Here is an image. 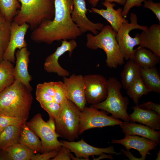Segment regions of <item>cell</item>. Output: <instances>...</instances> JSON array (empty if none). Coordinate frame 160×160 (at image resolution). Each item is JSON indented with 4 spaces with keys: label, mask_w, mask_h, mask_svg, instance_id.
I'll return each mask as SVG.
<instances>
[{
    "label": "cell",
    "mask_w": 160,
    "mask_h": 160,
    "mask_svg": "<svg viewBox=\"0 0 160 160\" xmlns=\"http://www.w3.org/2000/svg\"><path fill=\"white\" fill-rule=\"evenodd\" d=\"M55 14L52 20H44L33 30L32 40L52 44L55 41L75 39L83 34L72 20L73 0H55Z\"/></svg>",
    "instance_id": "6da1fadb"
},
{
    "label": "cell",
    "mask_w": 160,
    "mask_h": 160,
    "mask_svg": "<svg viewBox=\"0 0 160 160\" xmlns=\"http://www.w3.org/2000/svg\"><path fill=\"white\" fill-rule=\"evenodd\" d=\"M31 91L15 80L0 92V114L28 119L33 100Z\"/></svg>",
    "instance_id": "7a4b0ae2"
},
{
    "label": "cell",
    "mask_w": 160,
    "mask_h": 160,
    "mask_svg": "<svg viewBox=\"0 0 160 160\" xmlns=\"http://www.w3.org/2000/svg\"><path fill=\"white\" fill-rule=\"evenodd\" d=\"M21 3L13 21L26 23L31 30L44 20H52L55 14V0H18Z\"/></svg>",
    "instance_id": "3957f363"
},
{
    "label": "cell",
    "mask_w": 160,
    "mask_h": 160,
    "mask_svg": "<svg viewBox=\"0 0 160 160\" xmlns=\"http://www.w3.org/2000/svg\"><path fill=\"white\" fill-rule=\"evenodd\" d=\"M100 31L95 35L90 33L87 34L86 46L94 50H103L106 55L107 66L110 68H116L124 63V59L116 39L117 32L109 25L104 26Z\"/></svg>",
    "instance_id": "277c9868"
},
{
    "label": "cell",
    "mask_w": 160,
    "mask_h": 160,
    "mask_svg": "<svg viewBox=\"0 0 160 160\" xmlns=\"http://www.w3.org/2000/svg\"><path fill=\"white\" fill-rule=\"evenodd\" d=\"M108 93L106 99L96 104L91 105L108 113L116 119H121L125 121H129L127 110L129 100L127 97L122 96L121 90L122 84L114 77L107 80Z\"/></svg>",
    "instance_id": "5b68a950"
},
{
    "label": "cell",
    "mask_w": 160,
    "mask_h": 160,
    "mask_svg": "<svg viewBox=\"0 0 160 160\" xmlns=\"http://www.w3.org/2000/svg\"><path fill=\"white\" fill-rule=\"evenodd\" d=\"M60 105L61 112L55 120L56 132L59 137L67 141H74L79 138L78 131L81 111L68 99Z\"/></svg>",
    "instance_id": "8992f818"
},
{
    "label": "cell",
    "mask_w": 160,
    "mask_h": 160,
    "mask_svg": "<svg viewBox=\"0 0 160 160\" xmlns=\"http://www.w3.org/2000/svg\"><path fill=\"white\" fill-rule=\"evenodd\" d=\"M130 20V23L122 24L116 36V39L121 55L124 59L127 60L132 59L135 51L134 47L139 45L140 43L139 33H137L135 37L133 38L130 35V32L135 29L146 31L148 28L147 26L141 25L138 23L137 15L133 13H131Z\"/></svg>",
    "instance_id": "52a82bcc"
},
{
    "label": "cell",
    "mask_w": 160,
    "mask_h": 160,
    "mask_svg": "<svg viewBox=\"0 0 160 160\" xmlns=\"http://www.w3.org/2000/svg\"><path fill=\"white\" fill-rule=\"evenodd\" d=\"M123 122L112 116H108L105 111L92 106L85 107L81 111L78 131L80 135L84 131L96 128L120 125Z\"/></svg>",
    "instance_id": "ba28073f"
},
{
    "label": "cell",
    "mask_w": 160,
    "mask_h": 160,
    "mask_svg": "<svg viewBox=\"0 0 160 160\" xmlns=\"http://www.w3.org/2000/svg\"><path fill=\"white\" fill-rule=\"evenodd\" d=\"M25 124L41 139V153L54 150L59 151L63 145L62 143L58 140L59 135L43 119L41 114H36L30 121L26 122Z\"/></svg>",
    "instance_id": "9c48e42d"
},
{
    "label": "cell",
    "mask_w": 160,
    "mask_h": 160,
    "mask_svg": "<svg viewBox=\"0 0 160 160\" xmlns=\"http://www.w3.org/2000/svg\"><path fill=\"white\" fill-rule=\"evenodd\" d=\"M84 78L87 104L93 105L104 100L108 93L107 80L105 78L99 74H87Z\"/></svg>",
    "instance_id": "30bf717a"
},
{
    "label": "cell",
    "mask_w": 160,
    "mask_h": 160,
    "mask_svg": "<svg viewBox=\"0 0 160 160\" xmlns=\"http://www.w3.org/2000/svg\"><path fill=\"white\" fill-rule=\"evenodd\" d=\"M60 46L57 47L55 51L46 58L44 65V70L49 73H54L63 78L68 77L69 72L62 68L59 64V57L65 52H68V55L71 57L74 50L77 46L75 39L61 40Z\"/></svg>",
    "instance_id": "8fae6325"
},
{
    "label": "cell",
    "mask_w": 160,
    "mask_h": 160,
    "mask_svg": "<svg viewBox=\"0 0 160 160\" xmlns=\"http://www.w3.org/2000/svg\"><path fill=\"white\" fill-rule=\"evenodd\" d=\"M63 80L67 99L74 103L81 111L87 104L84 76L73 74L69 77H63Z\"/></svg>",
    "instance_id": "7c38bea8"
},
{
    "label": "cell",
    "mask_w": 160,
    "mask_h": 160,
    "mask_svg": "<svg viewBox=\"0 0 160 160\" xmlns=\"http://www.w3.org/2000/svg\"><path fill=\"white\" fill-rule=\"evenodd\" d=\"M73 9L71 14V18L81 32L87 31L95 35L97 34L104 26L102 23H95L90 21L86 16L88 9L85 0H73Z\"/></svg>",
    "instance_id": "4fadbf2b"
},
{
    "label": "cell",
    "mask_w": 160,
    "mask_h": 160,
    "mask_svg": "<svg viewBox=\"0 0 160 160\" xmlns=\"http://www.w3.org/2000/svg\"><path fill=\"white\" fill-rule=\"evenodd\" d=\"M29 28V25L26 23L20 25L14 21L11 22L9 41L3 56V60L15 63L16 50L27 47L25 38Z\"/></svg>",
    "instance_id": "5bb4252c"
},
{
    "label": "cell",
    "mask_w": 160,
    "mask_h": 160,
    "mask_svg": "<svg viewBox=\"0 0 160 160\" xmlns=\"http://www.w3.org/2000/svg\"><path fill=\"white\" fill-rule=\"evenodd\" d=\"M60 141L63 143L62 146L68 148L71 152L75 154L76 157L83 158L86 160H89V157L90 156L100 155L103 153L117 155L122 154L121 152H116L112 146L103 148H97L87 143L83 138L77 142L67 140Z\"/></svg>",
    "instance_id": "9a60e30c"
},
{
    "label": "cell",
    "mask_w": 160,
    "mask_h": 160,
    "mask_svg": "<svg viewBox=\"0 0 160 160\" xmlns=\"http://www.w3.org/2000/svg\"><path fill=\"white\" fill-rule=\"evenodd\" d=\"M111 143L122 145L127 151L131 148L136 150L141 154L142 160H145L147 154H151L149 151L154 150L158 146L155 141L137 135L126 134L124 138L113 140Z\"/></svg>",
    "instance_id": "2e32d148"
},
{
    "label": "cell",
    "mask_w": 160,
    "mask_h": 160,
    "mask_svg": "<svg viewBox=\"0 0 160 160\" xmlns=\"http://www.w3.org/2000/svg\"><path fill=\"white\" fill-rule=\"evenodd\" d=\"M30 54L27 47L18 49L15 52L16 61L14 76L15 80L21 83L32 91L33 89L30 82L32 77L29 74L28 70Z\"/></svg>",
    "instance_id": "e0dca14e"
},
{
    "label": "cell",
    "mask_w": 160,
    "mask_h": 160,
    "mask_svg": "<svg viewBox=\"0 0 160 160\" xmlns=\"http://www.w3.org/2000/svg\"><path fill=\"white\" fill-rule=\"evenodd\" d=\"M102 4L105 7L106 9H99L92 7L89 11L102 16L110 23L112 28L116 32H117L123 23L129 22L128 20L122 16V9L121 8L116 10L114 9V7L116 6L115 3L105 0Z\"/></svg>",
    "instance_id": "ac0fdd59"
},
{
    "label": "cell",
    "mask_w": 160,
    "mask_h": 160,
    "mask_svg": "<svg viewBox=\"0 0 160 160\" xmlns=\"http://www.w3.org/2000/svg\"><path fill=\"white\" fill-rule=\"evenodd\" d=\"M139 47L151 50L160 57V25H151L146 31L139 33Z\"/></svg>",
    "instance_id": "d6986e66"
},
{
    "label": "cell",
    "mask_w": 160,
    "mask_h": 160,
    "mask_svg": "<svg viewBox=\"0 0 160 160\" xmlns=\"http://www.w3.org/2000/svg\"><path fill=\"white\" fill-rule=\"evenodd\" d=\"M133 112L129 115V121L145 124L154 130L160 129V115L156 112L143 109L138 105L132 107Z\"/></svg>",
    "instance_id": "ffe728a7"
},
{
    "label": "cell",
    "mask_w": 160,
    "mask_h": 160,
    "mask_svg": "<svg viewBox=\"0 0 160 160\" xmlns=\"http://www.w3.org/2000/svg\"><path fill=\"white\" fill-rule=\"evenodd\" d=\"M120 126L125 134L140 136L153 140L157 144L160 142V132L153 130L147 126L129 121H124Z\"/></svg>",
    "instance_id": "44dd1931"
},
{
    "label": "cell",
    "mask_w": 160,
    "mask_h": 160,
    "mask_svg": "<svg viewBox=\"0 0 160 160\" xmlns=\"http://www.w3.org/2000/svg\"><path fill=\"white\" fill-rule=\"evenodd\" d=\"M160 57L151 50L139 47L135 49L132 60L140 68H148L155 67L159 62Z\"/></svg>",
    "instance_id": "7402d4cb"
},
{
    "label": "cell",
    "mask_w": 160,
    "mask_h": 160,
    "mask_svg": "<svg viewBox=\"0 0 160 160\" xmlns=\"http://www.w3.org/2000/svg\"><path fill=\"white\" fill-rule=\"evenodd\" d=\"M19 143L33 150L34 153L41 152L42 146L41 141L36 134L24 123L21 130Z\"/></svg>",
    "instance_id": "603a6c76"
},
{
    "label": "cell",
    "mask_w": 160,
    "mask_h": 160,
    "mask_svg": "<svg viewBox=\"0 0 160 160\" xmlns=\"http://www.w3.org/2000/svg\"><path fill=\"white\" fill-rule=\"evenodd\" d=\"M140 77L151 92L160 93V75L156 66L148 68H140Z\"/></svg>",
    "instance_id": "cb8c5ba5"
},
{
    "label": "cell",
    "mask_w": 160,
    "mask_h": 160,
    "mask_svg": "<svg viewBox=\"0 0 160 160\" xmlns=\"http://www.w3.org/2000/svg\"><path fill=\"white\" fill-rule=\"evenodd\" d=\"M140 68L132 60L127 61L121 73L122 86L125 89L140 77Z\"/></svg>",
    "instance_id": "d4e9b609"
},
{
    "label": "cell",
    "mask_w": 160,
    "mask_h": 160,
    "mask_svg": "<svg viewBox=\"0 0 160 160\" xmlns=\"http://www.w3.org/2000/svg\"><path fill=\"white\" fill-rule=\"evenodd\" d=\"M22 126H9L1 131L0 134V149L3 150L19 143Z\"/></svg>",
    "instance_id": "484cf974"
},
{
    "label": "cell",
    "mask_w": 160,
    "mask_h": 160,
    "mask_svg": "<svg viewBox=\"0 0 160 160\" xmlns=\"http://www.w3.org/2000/svg\"><path fill=\"white\" fill-rule=\"evenodd\" d=\"M7 153L8 159L12 160H30L35 154L32 150L18 143L4 149Z\"/></svg>",
    "instance_id": "4316f807"
},
{
    "label": "cell",
    "mask_w": 160,
    "mask_h": 160,
    "mask_svg": "<svg viewBox=\"0 0 160 160\" xmlns=\"http://www.w3.org/2000/svg\"><path fill=\"white\" fill-rule=\"evenodd\" d=\"M14 67L7 60H3L0 63V92L15 81Z\"/></svg>",
    "instance_id": "83f0119b"
},
{
    "label": "cell",
    "mask_w": 160,
    "mask_h": 160,
    "mask_svg": "<svg viewBox=\"0 0 160 160\" xmlns=\"http://www.w3.org/2000/svg\"><path fill=\"white\" fill-rule=\"evenodd\" d=\"M11 23L0 12V63L3 60V56L9 42Z\"/></svg>",
    "instance_id": "f1b7e54d"
},
{
    "label": "cell",
    "mask_w": 160,
    "mask_h": 160,
    "mask_svg": "<svg viewBox=\"0 0 160 160\" xmlns=\"http://www.w3.org/2000/svg\"><path fill=\"white\" fill-rule=\"evenodd\" d=\"M150 92L151 91L145 85L140 77L127 90V94L136 105H138L139 99Z\"/></svg>",
    "instance_id": "f546056e"
},
{
    "label": "cell",
    "mask_w": 160,
    "mask_h": 160,
    "mask_svg": "<svg viewBox=\"0 0 160 160\" xmlns=\"http://www.w3.org/2000/svg\"><path fill=\"white\" fill-rule=\"evenodd\" d=\"M20 5L18 0H0V12L6 20L11 23Z\"/></svg>",
    "instance_id": "4dcf8cb0"
},
{
    "label": "cell",
    "mask_w": 160,
    "mask_h": 160,
    "mask_svg": "<svg viewBox=\"0 0 160 160\" xmlns=\"http://www.w3.org/2000/svg\"><path fill=\"white\" fill-rule=\"evenodd\" d=\"M41 107L48 113L49 117L55 120L59 116L61 106L54 101L40 104Z\"/></svg>",
    "instance_id": "1f68e13d"
},
{
    "label": "cell",
    "mask_w": 160,
    "mask_h": 160,
    "mask_svg": "<svg viewBox=\"0 0 160 160\" xmlns=\"http://www.w3.org/2000/svg\"><path fill=\"white\" fill-rule=\"evenodd\" d=\"M26 122L19 117L8 116L0 114V129L1 131L8 126H21Z\"/></svg>",
    "instance_id": "d6a6232c"
},
{
    "label": "cell",
    "mask_w": 160,
    "mask_h": 160,
    "mask_svg": "<svg viewBox=\"0 0 160 160\" xmlns=\"http://www.w3.org/2000/svg\"><path fill=\"white\" fill-rule=\"evenodd\" d=\"M54 101L61 104L67 99L66 96V89L64 83L57 81L56 90L53 97Z\"/></svg>",
    "instance_id": "836d02e7"
},
{
    "label": "cell",
    "mask_w": 160,
    "mask_h": 160,
    "mask_svg": "<svg viewBox=\"0 0 160 160\" xmlns=\"http://www.w3.org/2000/svg\"><path fill=\"white\" fill-rule=\"evenodd\" d=\"M36 95V99L40 104L54 101L53 97L37 86Z\"/></svg>",
    "instance_id": "e575fe53"
},
{
    "label": "cell",
    "mask_w": 160,
    "mask_h": 160,
    "mask_svg": "<svg viewBox=\"0 0 160 160\" xmlns=\"http://www.w3.org/2000/svg\"><path fill=\"white\" fill-rule=\"evenodd\" d=\"M144 7L150 9L156 16L160 23V3L154 2L152 0H145Z\"/></svg>",
    "instance_id": "d590c367"
},
{
    "label": "cell",
    "mask_w": 160,
    "mask_h": 160,
    "mask_svg": "<svg viewBox=\"0 0 160 160\" xmlns=\"http://www.w3.org/2000/svg\"><path fill=\"white\" fill-rule=\"evenodd\" d=\"M145 0H126L122 12V16L126 18L130 9L134 7H139L142 5Z\"/></svg>",
    "instance_id": "8d00e7d4"
},
{
    "label": "cell",
    "mask_w": 160,
    "mask_h": 160,
    "mask_svg": "<svg viewBox=\"0 0 160 160\" xmlns=\"http://www.w3.org/2000/svg\"><path fill=\"white\" fill-rule=\"evenodd\" d=\"M56 83L57 81L44 82L39 84L37 86L53 98L56 90Z\"/></svg>",
    "instance_id": "74e56055"
},
{
    "label": "cell",
    "mask_w": 160,
    "mask_h": 160,
    "mask_svg": "<svg viewBox=\"0 0 160 160\" xmlns=\"http://www.w3.org/2000/svg\"><path fill=\"white\" fill-rule=\"evenodd\" d=\"M58 151L52 150L43 153L42 154H34L32 156L31 160H48L55 157L57 154Z\"/></svg>",
    "instance_id": "f35d334b"
},
{
    "label": "cell",
    "mask_w": 160,
    "mask_h": 160,
    "mask_svg": "<svg viewBox=\"0 0 160 160\" xmlns=\"http://www.w3.org/2000/svg\"><path fill=\"white\" fill-rule=\"evenodd\" d=\"M70 150L67 147L62 146L57 155L52 160H71Z\"/></svg>",
    "instance_id": "ab89813d"
},
{
    "label": "cell",
    "mask_w": 160,
    "mask_h": 160,
    "mask_svg": "<svg viewBox=\"0 0 160 160\" xmlns=\"http://www.w3.org/2000/svg\"><path fill=\"white\" fill-rule=\"evenodd\" d=\"M138 105L141 108L153 111L160 115V104L149 101L143 103Z\"/></svg>",
    "instance_id": "60d3db41"
},
{
    "label": "cell",
    "mask_w": 160,
    "mask_h": 160,
    "mask_svg": "<svg viewBox=\"0 0 160 160\" xmlns=\"http://www.w3.org/2000/svg\"><path fill=\"white\" fill-rule=\"evenodd\" d=\"M100 0H87L89 3L92 7H95ZM109 1L110 3L115 2L122 5H124L126 0H105Z\"/></svg>",
    "instance_id": "b9f144b4"
},
{
    "label": "cell",
    "mask_w": 160,
    "mask_h": 160,
    "mask_svg": "<svg viewBox=\"0 0 160 160\" xmlns=\"http://www.w3.org/2000/svg\"><path fill=\"white\" fill-rule=\"evenodd\" d=\"M121 152L124 154L125 156H127L129 159L131 160H142L141 158H137L133 155L132 153L130 152L129 150L126 151L122 148L121 149Z\"/></svg>",
    "instance_id": "7bdbcfd3"
},
{
    "label": "cell",
    "mask_w": 160,
    "mask_h": 160,
    "mask_svg": "<svg viewBox=\"0 0 160 160\" xmlns=\"http://www.w3.org/2000/svg\"><path fill=\"white\" fill-rule=\"evenodd\" d=\"M99 156H100L98 158L96 159L94 158V159L93 160H100L106 158L112 160L113 159L112 156L110 155L106 154L105 153H103Z\"/></svg>",
    "instance_id": "ee69618b"
},
{
    "label": "cell",
    "mask_w": 160,
    "mask_h": 160,
    "mask_svg": "<svg viewBox=\"0 0 160 160\" xmlns=\"http://www.w3.org/2000/svg\"><path fill=\"white\" fill-rule=\"evenodd\" d=\"M157 157L156 159V160H159L160 159V151L159 150V152L157 153Z\"/></svg>",
    "instance_id": "f6af8a7d"
},
{
    "label": "cell",
    "mask_w": 160,
    "mask_h": 160,
    "mask_svg": "<svg viewBox=\"0 0 160 160\" xmlns=\"http://www.w3.org/2000/svg\"><path fill=\"white\" fill-rule=\"evenodd\" d=\"M1 129H0V134H1Z\"/></svg>",
    "instance_id": "bcb514c9"
}]
</instances>
